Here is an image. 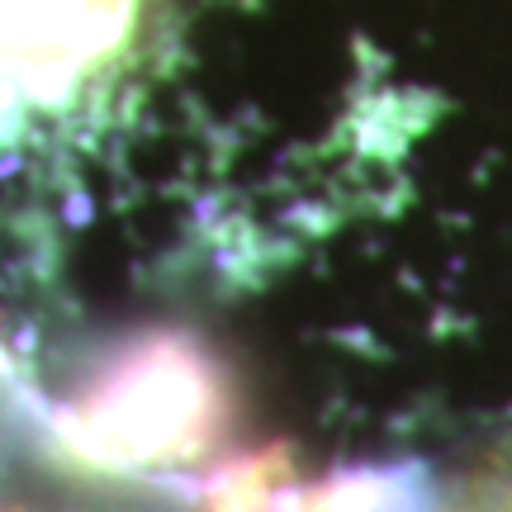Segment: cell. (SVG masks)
<instances>
[{
	"label": "cell",
	"mask_w": 512,
	"mask_h": 512,
	"mask_svg": "<svg viewBox=\"0 0 512 512\" xmlns=\"http://www.w3.org/2000/svg\"><path fill=\"white\" fill-rule=\"evenodd\" d=\"M43 418L91 470L176 484V470L209 460L233 437L242 418L238 370L204 332L133 328L95 347Z\"/></svg>",
	"instance_id": "1"
},
{
	"label": "cell",
	"mask_w": 512,
	"mask_h": 512,
	"mask_svg": "<svg viewBox=\"0 0 512 512\" xmlns=\"http://www.w3.org/2000/svg\"><path fill=\"white\" fill-rule=\"evenodd\" d=\"M437 512H512V427L437 484Z\"/></svg>",
	"instance_id": "4"
},
{
	"label": "cell",
	"mask_w": 512,
	"mask_h": 512,
	"mask_svg": "<svg viewBox=\"0 0 512 512\" xmlns=\"http://www.w3.org/2000/svg\"><path fill=\"white\" fill-rule=\"evenodd\" d=\"M147 0H0V133L67 110L124 57Z\"/></svg>",
	"instance_id": "2"
},
{
	"label": "cell",
	"mask_w": 512,
	"mask_h": 512,
	"mask_svg": "<svg viewBox=\"0 0 512 512\" xmlns=\"http://www.w3.org/2000/svg\"><path fill=\"white\" fill-rule=\"evenodd\" d=\"M0 512H195L166 494L76 460L29 394L0 370Z\"/></svg>",
	"instance_id": "3"
}]
</instances>
